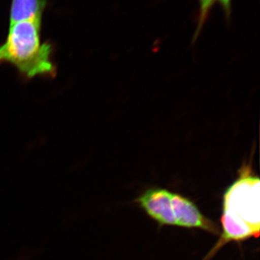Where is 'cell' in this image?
<instances>
[{"mask_svg":"<svg viewBox=\"0 0 260 260\" xmlns=\"http://www.w3.org/2000/svg\"><path fill=\"white\" fill-rule=\"evenodd\" d=\"M42 25L41 20L10 24L6 39L0 44V63L13 65L28 79L54 76L53 47L49 42H42Z\"/></svg>","mask_w":260,"mask_h":260,"instance_id":"6da1fadb","label":"cell"},{"mask_svg":"<svg viewBox=\"0 0 260 260\" xmlns=\"http://www.w3.org/2000/svg\"><path fill=\"white\" fill-rule=\"evenodd\" d=\"M249 225L259 235V179L244 165L239 177L228 188L223 196V211Z\"/></svg>","mask_w":260,"mask_h":260,"instance_id":"7a4b0ae2","label":"cell"},{"mask_svg":"<svg viewBox=\"0 0 260 260\" xmlns=\"http://www.w3.org/2000/svg\"><path fill=\"white\" fill-rule=\"evenodd\" d=\"M172 196V192L164 188H151L140 195L136 202L158 225L177 226L173 212Z\"/></svg>","mask_w":260,"mask_h":260,"instance_id":"3957f363","label":"cell"},{"mask_svg":"<svg viewBox=\"0 0 260 260\" xmlns=\"http://www.w3.org/2000/svg\"><path fill=\"white\" fill-rule=\"evenodd\" d=\"M172 205L177 226L200 229L213 234H219L216 224L203 215L190 200L177 193H172Z\"/></svg>","mask_w":260,"mask_h":260,"instance_id":"277c9868","label":"cell"},{"mask_svg":"<svg viewBox=\"0 0 260 260\" xmlns=\"http://www.w3.org/2000/svg\"><path fill=\"white\" fill-rule=\"evenodd\" d=\"M47 8V0H12L10 24L27 20H41Z\"/></svg>","mask_w":260,"mask_h":260,"instance_id":"5b68a950","label":"cell"},{"mask_svg":"<svg viewBox=\"0 0 260 260\" xmlns=\"http://www.w3.org/2000/svg\"><path fill=\"white\" fill-rule=\"evenodd\" d=\"M215 1L216 0H198L199 2V16H198V27H197L196 31L194 32V39H193L194 42L199 37L202 28H203L205 22L208 20Z\"/></svg>","mask_w":260,"mask_h":260,"instance_id":"8992f818","label":"cell"},{"mask_svg":"<svg viewBox=\"0 0 260 260\" xmlns=\"http://www.w3.org/2000/svg\"><path fill=\"white\" fill-rule=\"evenodd\" d=\"M223 10L225 18L230 19L232 12V0H216Z\"/></svg>","mask_w":260,"mask_h":260,"instance_id":"52a82bcc","label":"cell"}]
</instances>
